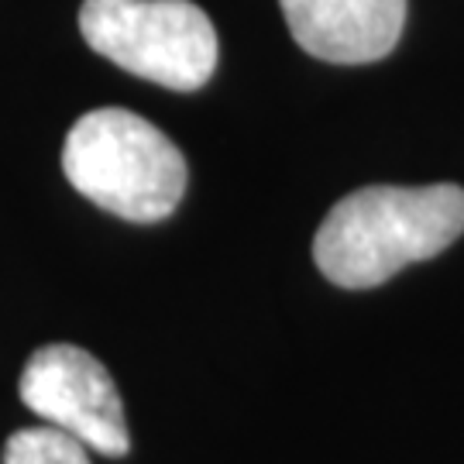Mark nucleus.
Returning <instances> with one entry per match:
<instances>
[{"instance_id":"obj_1","label":"nucleus","mask_w":464,"mask_h":464,"mask_svg":"<svg viewBox=\"0 0 464 464\" xmlns=\"http://www.w3.org/2000/svg\"><path fill=\"white\" fill-rule=\"evenodd\" d=\"M464 234V189L365 186L337 199L314 237L316 268L341 289H375Z\"/></svg>"},{"instance_id":"obj_4","label":"nucleus","mask_w":464,"mask_h":464,"mask_svg":"<svg viewBox=\"0 0 464 464\" xmlns=\"http://www.w3.org/2000/svg\"><path fill=\"white\" fill-rule=\"evenodd\" d=\"M17 396L45 423L72 433L103 458H124L131 448L124 402L111 372L76 344H45L28 358Z\"/></svg>"},{"instance_id":"obj_2","label":"nucleus","mask_w":464,"mask_h":464,"mask_svg":"<svg viewBox=\"0 0 464 464\" xmlns=\"http://www.w3.org/2000/svg\"><path fill=\"white\" fill-rule=\"evenodd\" d=\"M63 172L100 210L134 224L166 220L186 193V159L151 121L100 107L66 134Z\"/></svg>"},{"instance_id":"obj_3","label":"nucleus","mask_w":464,"mask_h":464,"mask_svg":"<svg viewBox=\"0 0 464 464\" xmlns=\"http://www.w3.org/2000/svg\"><path fill=\"white\" fill-rule=\"evenodd\" d=\"M86 45L124 72L176 93H193L214 76L217 32L193 0H83Z\"/></svg>"},{"instance_id":"obj_5","label":"nucleus","mask_w":464,"mask_h":464,"mask_svg":"<svg viewBox=\"0 0 464 464\" xmlns=\"http://www.w3.org/2000/svg\"><path fill=\"white\" fill-rule=\"evenodd\" d=\"M303 52L337 66L379 63L396 49L406 0H279Z\"/></svg>"},{"instance_id":"obj_6","label":"nucleus","mask_w":464,"mask_h":464,"mask_svg":"<svg viewBox=\"0 0 464 464\" xmlns=\"http://www.w3.org/2000/svg\"><path fill=\"white\" fill-rule=\"evenodd\" d=\"M4 464H90V448L52 423L28 427L7 437Z\"/></svg>"}]
</instances>
